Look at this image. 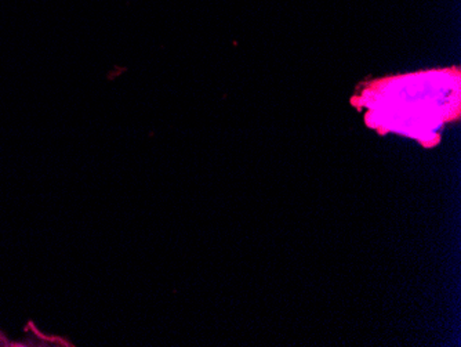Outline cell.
Instances as JSON below:
<instances>
[{
	"label": "cell",
	"mask_w": 461,
	"mask_h": 347,
	"mask_svg": "<svg viewBox=\"0 0 461 347\" xmlns=\"http://www.w3.org/2000/svg\"><path fill=\"white\" fill-rule=\"evenodd\" d=\"M453 72H427L393 78L375 85L370 93V105L375 115V126H384L388 131L405 132L409 136H432V131L447 119L457 115L458 87L453 82L458 75Z\"/></svg>",
	"instance_id": "6da1fadb"
}]
</instances>
